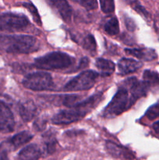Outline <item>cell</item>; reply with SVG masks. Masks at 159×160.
<instances>
[{"instance_id": "obj_20", "label": "cell", "mask_w": 159, "mask_h": 160, "mask_svg": "<svg viewBox=\"0 0 159 160\" xmlns=\"http://www.w3.org/2000/svg\"><path fill=\"white\" fill-rule=\"evenodd\" d=\"M81 45H82L83 48H84V49L88 51L89 52L91 53V54H94V53L96 52V42H95L94 38V36L92 35V34H87V35L83 38Z\"/></svg>"}, {"instance_id": "obj_7", "label": "cell", "mask_w": 159, "mask_h": 160, "mask_svg": "<svg viewBox=\"0 0 159 160\" xmlns=\"http://www.w3.org/2000/svg\"><path fill=\"white\" fill-rule=\"evenodd\" d=\"M28 25L29 20L22 14L6 12L0 15V31H20L25 29Z\"/></svg>"}, {"instance_id": "obj_29", "label": "cell", "mask_w": 159, "mask_h": 160, "mask_svg": "<svg viewBox=\"0 0 159 160\" xmlns=\"http://www.w3.org/2000/svg\"><path fill=\"white\" fill-rule=\"evenodd\" d=\"M153 129L154 130V131H155L157 134H159V121L155 122V123H154V125H153Z\"/></svg>"}, {"instance_id": "obj_24", "label": "cell", "mask_w": 159, "mask_h": 160, "mask_svg": "<svg viewBox=\"0 0 159 160\" xmlns=\"http://www.w3.org/2000/svg\"><path fill=\"white\" fill-rule=\"evenodd\" d=\"M149 120H154V119L159 117V103L151 106L145 114Z\"/></svg>"}, {"instance_id": "obj_13", "label": "cell", "mask_w": 159, "mask_h": 160, "mask_svg": "<svg viewBox=\"0 0 159 160\" xmlns=\"http://www.w3.org/2000/svg\"><path fill=\"white\" fill-rule=\"evenodd\" d=\"M37 107L32 100H27L20 103L19 106V113L24 122H29L35 117Z\"/></svg>"}, {"instance_id": "obj_9", "label": "cell", "mask_w": 159, "mask_h": 160, "mask_svg": "<svg viewBox=\"0 0 159 160\" xmlns=\"http://www.w3.org/2000/svg\"><path fill=\"white\" fill-rule=\"evenodd\" d=\"M46 1L64 21L70 22L71 20L72 9L66 0H46Z\"/></svg>"}, {"instance_id": "obj_27", "label": "cell", "mask_w": 159, "mask_h": 160, "mask_svg": "<svg viewBox=\"0 0 159 160\" xmlns=\"http://www.w3.org/2000/svg\"><path fill=\"white\" fill-rule=\"evenodd\" d=\"M88 63H89L88 59L86 57L83 58V59H81V60L80 61L79 66L77 67V70H79V69H83V68H84V67H87Z\"/></svg>"}, {"instance_id": "obj_21", "label": "cell", "mask_w": 159, "mask_h": 160, "mask_svg": "<svg viewBox=\"0 0 159 160\" xmlns=\"http://www.w3.org/2000/svg\"><path fill=\"white\" fill-rule=\"evenodd\" d=\"M101 9L104 13H112L115 10V2L114 0H99Z\"/></svg>"}, {"instance_id": "obj_17", "label": "cell", "mask_w": 159, "mask_h": 160, "mask_svg": "<svg viewBox=\"0 0 159 160\" xmlns=\"http://www.w3.org/2000/svg\"><path fill=\"white\" fill-rule=\"evenodd\" d=\"M143 83L148 89L151 88L159 87V73L151 70H145L143 72Z\"/></svg>"}, {"instance_id": "obj_28", "label": "cell", "mask_w": 159, "mask_h": 160, "mask_svg": "<svg viewBox=\"0 0 159 160\" xmlns=\"http://www.w3.org/2000/svg\"><path fill=\"white\" fill-rule=\"evenodd\" d=\"M134 9L137 10L138 12H140V13H141L142 15L147 16V11L145 10L141 6H140V5H136V6H134Z\"/></svg>"}, {"instance_id": "obj_23", "label": "cell", "mask_w": 159, "mask_h": 160, "mask_svg": "<svg viewBox=\"0 0 159 160\" xmlns=\"http://www.w3.org/2000/svg\"><path fill=\"white\" fill-rule=\"evenodd\" d=\"M72 1L78 3L87 10H94L98 8L97 0H72Z\"/></svg>"}, {"instance_id": "obj_18", "label": "cell", "mask_w": 159, "mask_h": 160, "mask_svg": "<svg viewBox=\"0 0 159 160\" xmlns=\"http://www.w3.org/2000/svg\"><path fill=\"white\" fill-rule=\"evenodd\" d=\"M104 30L108 34L111 36H115L119 32V24L116 17H113L108 20L104 25Z\"/></svg>"}, {"instance_id": "obj_26", "label": "cell", "mask_w": 159, "mask_h": 160, "mask_svg": "<svg viewBox=\"0 0 159 160\" xmlns=\"http://www.w3.org/2000/svg\"><path fill=\"white\" fill-rule=\"evenodd\" d=\"M46 127V122L44 120V119H38L37 121L34 122V128L37 130V131H43L44 129Z\"/></svg>"}, {"instance_id": "obj_3", "label": "cell", "mask_w": 159, "mask_h": 160, "mask_svg": "<svg viewBox=\"0 0 159 160\" xmlns=\"http://www.w3.org/2000/svg\"><path fill=\"white\" fill-rule=\"evenodd\" d=\"M136 102L127 88L122 86L119 87L112 101L104 109L103 116L105 118H114L128 110Z\"/></svg>"}, {"instance_id": "obj_15", "label": "cell", "mask_w": 159, "mask_h": 160, "mask_svg": "<svg viewBox=\"0 0 159 160\" xmlns=\"http://www.w3.org/2000/svg\"><path fill=\"white\" fill-rule=\"evenodd\" d=\"M32 138L33 135L31 133L28 132V131H22V132H20L14 135L9 140V144L14 149H17V148L23 146L25 144L28 143Z\"/></svg>"}, {"instance_id": "obj_5", "label": "cell", "mask_w": 159, "mask_h": 160, "mask_svg": "<svg viewBox=\"0 0 159 160\" xmlns=\"http://www.w3.org/2000/svg\"><path fill=\"white\" fill-rule=\"evenodd\" d=\"M99 73L94 70H86L70 80L63 88L64 92H81L91 88L96 83Z\"/></svg>"}, {"instance_id": "obj_11", "label": "cell", "mask_w": 159, "mask_h": 160, "mask_svg": "<svg viewBox=\"0 0 159 160\" xmlns=\"http://www.w3.org/2000/svg\"><path fill=\"white\" fill-rule=\"evenodd\" d=\"M143 66L140 61L129 58H123L118 61V70L121 75H126L137 71Z\"/></svg>"}, {"instance_id": "obj_25", "label": "cell", "mask_w": 159, "mask_h": 160, "mask_svg": "<svg viewBox=\"0 0 159 160\" xmlns=\"http://www.w3.org/2000/svg\"><path fill=\"white\" fill-rule=\"evenodd\" d=\"M124 22L125 24H126V28L128 29V31H133L136 29V24L134 23V21L132 20V19H131L130 17H128L126 16H125L124 18Z\"/></svg>"}, {"instance_id": "obj_19", "label": "cell", "mask_w": 159, "mask_h": 160, "mask_svg": "<svg viewBox=\"0 0 159 160\" xmlns=\"http://www.w3.org/2000/svg\"><path fill=\"white\" fill-rule=\"evenodd\" d=\"M44 141H45V148H46L47 152L48 154H52L55 150L56 145H57V141L56 138L52 133L47 132L43 135Z\"/></svg>"}, {"instance_id": "obj_12", "label": "cell", "mask_w": 159, "mask_h": 160, "mask_svg": "<svg viewBox=\"0 0 159 160\" xmlns=\"http://www.w3.org/2000/svg\"><path fill=\"white\" fill-rule=\"evenodd\" d=\"M126 54L143 61H152L157 59V55L153 48H126Z\"/></svg>"}, {"instance_id": "obj_6", "label": "cell", "mask_w": 159, "mask_h": 160, "mask_svg": "<svg viewBox=\"0 0 159 160\" xmlns=\"http://www.w3.org/2000/svg\"><path fill=\"white\" fill-rule=\"evenodd\" d=\"M22 84L26 88L35 92L48 91L53 86L52 78L45 72H36L29 73L23 78Z\"/></svg>"}, {"instance_id": "obj_22", "label": "cell", "mask_w": 159, "mask_h": 160, "mask_svg": "<svg viewBox=\"0 0 159 160\" xmlns=\"http://www.w3.org/2000/svg\"><path fill=\"white\" fill-rule=\"evenodd\" d=\"M23 6H24L25 8L28 9L32 15L33 18H34V20L35 21L36 23H37L38 25H41V20L40 16H39L38 12H37V9L34 5L31 2H24L23 3Z\"/></svg>"}, {"instance_id": "obj_2", "label": "cell", "mask_w": 159, "mask_h": 160, "mask_svg": "<svg viewBox=\"0 0 159 160\" xmlns=\"http://www.w3.org/2000/svg\"><path fill=\"white\" fill-rule=\"evenodd\" d=\"M0 48L11 54H29L38 49V43L33 36L0 35Z\"/></svg>"}, {"instance_id": "obj_16", "label": "cell", "mask_w": 159, "mask_h": 160, "mask_svg": "<svg viewBox=\"0 0 159 160\" xmlns=\"http://www.w3.org/2000/svg\"><path fill=\"white\" fill-rule=\"evenodd\" d=\"M95 66L100 70L101 74L102 76H110L115 71V63L112 61L108 60V59H102V58L97 59Z\"/></svg>"}, {"instance_id": "obj_14", "label": "cell", "mask_w": 159, "mask_h": 160, "mask_svg": "<svg viewBox=\"0 0 159 160\" xmlns=\"http://www.w3.org/2000/svg\"><path fill=\"white\" fill-rule=\"evenodd\" d=\"M41 150L36 144H31L19 152L20 160H37L41 156Z\"/></svg>"}, {"instance_id": "obj_4", "label": "cell", "mask_w": 159, "mask_h": 160, "mask_svg": "<svg viewBox=\"0 0 159 160\" xmlns=\"http://www.w3.org/2000/svg\"><path fill=\"white\" fill-rule=\"evenodd\" d=\"M75 59L61 52H53L34 59V66L42 70H62L71 67Z\"/></svg>"}, {"instance_id": "obj_1", "label": "cell", "mask_w": 159, "mask_h": 160, "mask_svg": "<svg viewBox=\"0 0 159 160\" xmlns=\"http://www.w3.org/2000/svg\"><path fill=\"white\" fill-rule=\"evenodd\" d=\"M101 98V94H97L77 104L69 109L62 110L54 116L51 122L57 125H66L82 120Z\"/></svg>"}, {"instance_id": "obj_10", "label": "cell", "mask_w": 159, "mask_h": 160, "mask_svg": "<svg viewBox=\"0 0 159 160\" xmlns=\"http://www.w3.org/2000/svg\"><path fill=\"white\" fill-rule=\"evenodd\" d=\"M106 148L109 154L118 159L124 160H133L135 159V156L130 150L121 145H117L111 141L106 142Z\"/></svg>"}, {"instance_id": "obj_8", "label": "cell", "mask_w": 159, "mask_h": 160, "mask_svg": "<svg viewBox=\"0 0 159 160\" xmlns=\"http://www.w3.org/2000/svg\"><path fill=\"white\" fill-rule=\"evenodd\" d=\"M15 128V120L13 114L9 106L0 100V131L2 133H10Z\"/></svg>"}]
</instances>
